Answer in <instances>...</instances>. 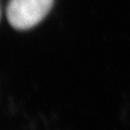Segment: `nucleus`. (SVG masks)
<instances>
[{"label": "nucleus", "instance_id": "1", "mask_svg": "<svg viewBox=\"0 0 130 130\" xmlns=\"http://www.w3.org/2000/svg\"><path fill=\"white\" fill-rule=\"evenodd\" d=\"M53 0H10L6 14L18 30H27L40 23L50 11Z\"/></svg>", "mask_w": 130, "mask_h": 130}, {"label": "nucleus", "instance_id": "2", "mask_svg": "<svg viewBox=\"0 0 130 130\" xmlns=\"http://www.w3.org/2000/svg\"><path fill=\"white\" fill-rule=\"evenodd\" d=\"M0 17H1V9H0Z\"/></svg>", "mask_w": 130, "mask_h": 130}]
</instances>
